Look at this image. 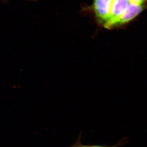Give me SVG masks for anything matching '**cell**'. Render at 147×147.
Wrapping results in <instances>:
<instances>
[{"label":"cell","instance_id":"1","mask_svg":"<svg viewBox=\"0 0 147 147\" xmlns=\"http://www.w3.org/2000/svg\"><path fill=\"white\" fill-rule=\"evenodd\" d=\"M129 0H111L108 19L103 24L107 28H113L114 24L124 13L129 4Z\"/></svg>","mask_w":147,"mask_h":147},{"label":"cell","instance_id":"2","mask_svg":"<svg viewBox=\"0 0 147 147\" xmlns=\"http://www.w3.org/2000/svg\"><path fill=\"white\" fill-rule=\"evenodd\" d=\"M111 0H94V9L98 21L103 24L108 19Z\"/></svg>","mask_w":147,"mask_h":147},{"label":"cell","instance_id":"3","mask_svg":"<svg viewBox=\"0 0 147 147\" xmlns=\"http://www.w3.org/2000/svg\"><path fill=\"white\" fill-rule=\"evenodd\" d=\"M143 9L142 5L129 3L126 10L116 21L113 27L121 26L128 23L142 12Z\"/></svg>","mask_w":147,"mask_h":147},{"label":"cell","instance_id":"4","mask_svg":"<svg viewBox=\"0 0 147 147\" xmlns=\"http://www.w3.org/2000/svg\"><path fill=\"white\" fill-rule=\"evenodd\" d=\"M82 132L79 134V138L77 139V141L75 144L67 147H120L122 146H123L125 144H126L128 142V139L127 138H124L122 139L116 144L113 145L112 146H107L105 145H84L81 142V139H82Z\"/></svg>","mask_w":147,"mask_h":147},{"label":"cell","instance_id":"5","mask_svg":"<svg viewBox=\"0 0 147 147\" xmlns=\"http://www.w3.org/2000/svg\"><path fill=\"white\" fill-rule=\"evenodd\" d=\"M129 3L134 4L137 5H142L144 2L145 0H129Z\"/></svg>","mask_w":147,"mask_h":147},{"label":"cell","instance_id":"6","mask_svg":"<svg viewBox=\"0 0 147 147\" xmlns=\"http://www.w3.org/2000/svg\"><path fill=\"white\" fill-rule=\"evenodd\" d=\"M1 1H6L7 0H0ZM27 1H34L35 0H27Z\"/></svg>","mask_w":147,"mask_h":147}]
</instances>
